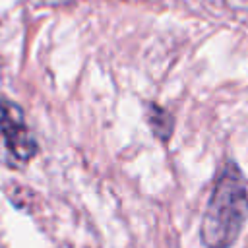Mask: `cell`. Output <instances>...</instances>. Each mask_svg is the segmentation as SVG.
<instances>
[{"mask_svg":"<svg viewBox=\"0 0 248 248\" xmlns=\"http://www.w3.org/2000/svg\"><path fill=\"white\" fill-rule=\"evenodd\" d=\"M0 136L6 138V145L19 161H27L37 153L35 138L29 134L23 112L10 101H0Z\"/></svg>","mask_w":248,"mask_h":248,"instance_id":"obj_2","label":"cell"},{"mask_svg":"<svg viewBox=\"0 0 248 248\" xmlns=\"http://www.w3.org/2000/svg\"><path fill=\"white\" fill-rule=\"evenodd\" d=\"M248 215V190L234 167L219 176L202 221V240L207 248L231 246Z\"/></svg>","mask_w":248,"mask_h":248,"instance_id":"obj_1","label":"cell"},{"mask_svg":"<svg viewBox=\"0 0 248 248\" xmlns=\"http://www.w3.org/2000/svg\"><path fill=\"white\" fill-rule=\"evenodd\" d=\"M147 120L151 124L155 136H159L161 140H169L170 138V134H172V116L167 110H163L157 105H151L149 107Z\"/></svg>","mask_w":248,"mask_h":248,"instance_id":"obj_3","label":"cell"}]
</instances>
